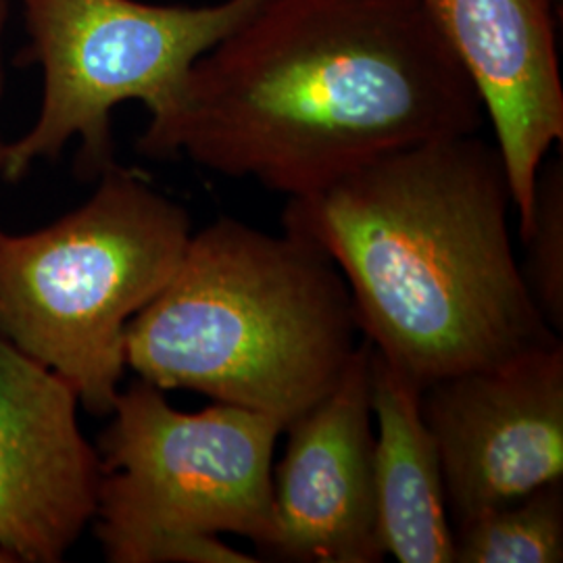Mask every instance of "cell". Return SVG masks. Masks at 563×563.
I'll return each instance as SVG.
<instances>
[{"mask_svg":"<svg viewBox=\"0 0 563 563\" xmlns=\"http://www.w3.org/2000/svg\"><path fill=\"white\" fill-rule=\"evenodd\" d=\"M420 393L418 384L372 349L378 532L384 555L399 563H453L443 470Z\"/></svg>","mask_w":563,"mask_h":563,"instance_id":"8fae6325","label":"cell"},{"mask_svg":"<svg viewBox=\"0 0 563 563\" xmlns=\"http://www.w3.org/2000/svg\"><path fill=\"white\" fill-rule=\"evenodd\" d=\"M25 59L41 65L36 123L9 142L2 176L18 181L38 162L78 141V172L99 178L113 165L111 115L142 102L148 118L176 101L190 67L263 0L207 7L142 0H20Z\"/></svg>","mask_w":563,"mask_h":563,"instance_id":"8992f818","label":"cell"},{"mask_svg":"<svg viewBox=\"0 0 563 563\" xmlns=\"http://www.w3.org/2000/svg\"><path fill=\"white\" fill-rule=\"evenodd\" d=\"M99 439L95 532L111 563H255L225 543H269L280 422L239 405L197 413L136 380L120 390Z\"/></svg>","mask_w":563,"mask_h":563,"instance_id":"5b68a950","label":"cell"},{"mask_svg":"<svg viewBox=\"0 0 563 563\" xmlns=\"http://www.w3.org/2000/svg\"><path fill=\"white\" fill-rule=\"evenodd\" d=\"M0 563H4V560H2V555H0Z\"/></svg>","mask_w":563,"mask_h":563,"instance_id":"9a60e30c","label":"cell"},{"mask_svg":"<svg viewBox=\"0 0 563 563\" xmlns=\"http://www.w3.org/2000/svg\"><path fill=\"white\" fill-rule=\"evenodd\" d=\"M362 330L339 267L292 232L220 218L125 330V365L159 390L286 426L339 383Z\"/></svg>","mask_w":563,"mask_h":563,"instance_id":"3957f363","label":"cell"},{"mask_svg":"<svg viewBox=\"0 0 563 563\" xmlns=\"http://www.w3.org/2000/svg\"><path fill=\"white\" fill-rule=\"evenodd\" d=\"M451 526L563 478V342L423 386Z\"/></svg>","mask_w":563,"mask_h":563,"instance_id":"52a82bcc","label":"cell"},{"mask_svg":"<svg viewBox=\"0 0 563 563\" xmlns=\"http://www.w3.org/2000/svg\"><path fill=\"white\" fill-rule=\"evenodd\" d=\"M188 211L109 165L90 199L32 234L0 230V336L57 372L95 416L120 395L125 330L178 269Z\"/></svg>","mask_w":563,"mask_h":563,"instance_id":"277c9868","label":"cell"},{"mask_svg":"<svg viewBox=\"0 0 563 563\" xmlns=\"http://www.w3.org/2000/svg\"><path fill=\"white\" fill-rule=\"evenodd\" d=\"M563 562V478L453 528V563Z\"/></svg>","mask_w":563,"mask_h":563,"instance_id":"7c38bea8","label":"cell"},{"mask_svg":"<svg viewBox=\"0 0 563 563\" xmlns=\"http://www.w3.org/2000/svg\"><path fill=\"white\" fill-rule=\"evenodd\" d=\"M71 384L0 336V555L57 563L95 520L101 460Z\"/></svg>","mask_w":563,"mask_h":563,"instance_id":"9c48e42d","label":"cell"},{"mask_svg":"<svg viewBox=\"0 0 563 563\" xmlns=\"http://www.w3.org/2000/svg\"><path fill=\"white\" fill-rule=\"evenodd\" d=\"M272 476L274 530L262 555L297 563H378L372 346L362 341L339 383L286 426Z\"/></svg>","mask_w":563,"mask_h":563,"instance_id":"ba28073f","label":"cell"},{"mask_svg":"<svg viewBox=\"0 0 563 563\" xmlns=\"http://www.w3.org/2000/svg\"><path fill=\"white\" fill-rule=\"evenodd\" d=\"M9 11H11V2L9 0H0V97H2V86H4L2 42H4V32H7V23H9ZM7 155H9V142L2 141V136H0V176H2L4 165H7Z\"/></svg>","mask_w":563,"mask_h":563,"instance_id":"5bb4252c","label":"cell"},{"mask_svg":"<svg viewBox=\"0 0 563 563\" xmlns=\"http://www.w3.org/2000/svg\"><path fill=\"white\" fill-rule=\"evenodd\" d=\"M484 121L420 0H263L190 67L136 148L295 199Z\"/></svg>","mask_w":563,"mask_h":563,"instance_id":"6da1fadb","label":"cell"},{"mask_svg":"<svg viewBox=\"0 0 563 563\" xmlns=\"http://www.w3.org/2000/svg\"><path fill=\"white\" fill-rule=\"evenodd\" d=\"M526 249L523 280L544 322L555 334L563 328V165L543 163L528 225L520 232Z\"/></svg>","mask_w":563,"mask_h":563,"instance_id":"4fadbf2b","label":"cell"},{"mask_svg":"<svg viewBox=\"0 0 563 563\" xmlns=\"http://www.w3.org/2000/svg\"><path fill=\"white\" fill-rule=\"evenodd\" d=\"M555 0H420L476 86L518 213L528 225L547 153L563 141Z\"/></svg>","mask_w":563,"mask_h":563,"instance_id":"30bf717a","label":"cell"},{"mask_svg":"<svg viewBox=\"0 0 563 563\" xmlns=\"http://www.w3.org/2000/svg\"><path fill=\"white\" fill-rule=\"evenodd\" d=\"M495 142L413 144L288 199L282 228L318 244L349 286L363 341L420 388L560 334L511 242Z\"/></svg>","mask_w":563,"mask_h":563,"instance_id":"7a4b0ae2","label":"cell"}]
</instances>
